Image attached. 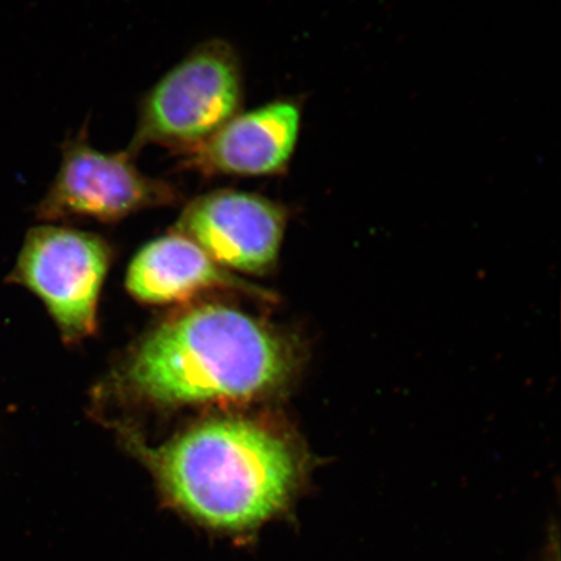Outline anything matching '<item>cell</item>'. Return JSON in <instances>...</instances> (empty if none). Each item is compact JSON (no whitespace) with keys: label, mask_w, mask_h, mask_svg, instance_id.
I'll return each instance as SVG.
<instances>
[{"label":"cell","mask_w":561,"mask_h":561,"mask_svg":"<svg viewBox=\"0 0 561 561\" xmlns=\"http://www.w3.org/2000/svg\"><path fill=\"white\" fill-rule=\"evenodd\" d=\"M287 221L289 209L279 202L222 188L188 202L171 231L222 268L264 276L275 270Z\"/></svg>","instance_id":"8992f818"},{"label":"cell","mask_w":561,"mask_h":561,"mask_svg":"<svg viewBox=\"0 0 561 561\" xmlns=\"http://www.w3.org/2000/svg\"><path fill=\"white\" fill-rule=\"evenodd\" d=\"M244 77L229 42L215 38L193 48L161 77L139 103L135 136L128 147L194 149L243 111Z\"/></svg>","instance_id":"3957f363"},{"label":"cell","mask_w":561,"mask_h":561,"mask_svg":"<svg viewBox=\"0 0 561 561\" xmlns=\"http://www.w3.org/2000/svg\"><path fill=\"white\" fill-rule=\"evenodd\" d=\"M135 159L128 150L94 149L83 133L68 139L59 171L35 207L37 219L117 222L140 210L178 205L179 187L140 172Z\"/></svg>","instance_id":"5b68a950"},{"label":"cell","mask_w":561,"mask_h":561,"mask_svg":"<svg viewBox=\"0 0 561 561\" xmlns=\"http://www.w3.org/2000/svg\"><path fill=\"white\" fill-rule=\"evenodd\" d=\"M547 561H560L558 545H557V549L552 551L550 559Z\"/></svg>","instance_id":"9c48e42d"},{"label":"cell","mask_w":561,"mask_h":561,"mask_svg":"<svg viewBox=\"0 0 561 561\" xmlns=\"http://www.w3.org/2000/svg\"><path fill=\"white\" fill-rule=\"evenodd\" d=\"M112 261L103 237L66 227L27 231L7 283L45 305L62 341L80 343L98 331V304Z\"/></svg>","instance_id":"277c9868"},{"label":"cell","mask_w":561,"mask_h":561,"mask_svg":"<svg viewBox=\"0 0 561 561\" xmlns=\"http://www.w3.org/2000/svg\"><path fill=\"white\" fill-rule=\"evenodd\" d=\"M118 436L150 472L167 510L238 542L289 515L310 476L300 438L272 416H209L159 445L124 426Z\"/></svg>","instance_id":"6da1fadb"},{"label":"cell","mask_w":561,"mask_h":561,"mask_svg":"<svg viewBox=\"0 0 561 561\" xmlns=\"http://www.w3.org/2000/svg\"><path fill=\"white\" fill-rule=\"evenodd\" d=\"M304 107L293 98L243 112L194 149L182 167L206 178H271L289 170L296 153Z\"/></svg>","instance_id":"52a82bcc"},{"label":"cell","mask_w":561,"mask_h":561,"mask_svg":"<svg viewBox=\"0 0 561 561\" xmlns=\"http://www.w3.org/2000/svg\"><path fill=\"white\" fill-rule=\"evenodd\" d=\"M304 360L290 332L240 308L202 304L151 328L112 377L121 396L153 410L254 404L284 396Z\"/></svg>","instance_id":"7a4b0ae2"},{"label":"cell","mask_w":561,"mask_h":561,"mask_svg":"<svg viewBox=\"0 0 561 561\" xmlns=\"http://www.w3.org/2000/svg\"><path fill=\"white\" fill-rule=\"evenodd\" d=\"M125 285L135 299L146 305L178 304L209 290H231L271 300L261 287L222 268L198 245L172 231L138 251Z\"/></svg>","instance_id":"ba28073f"}]
</instances>
